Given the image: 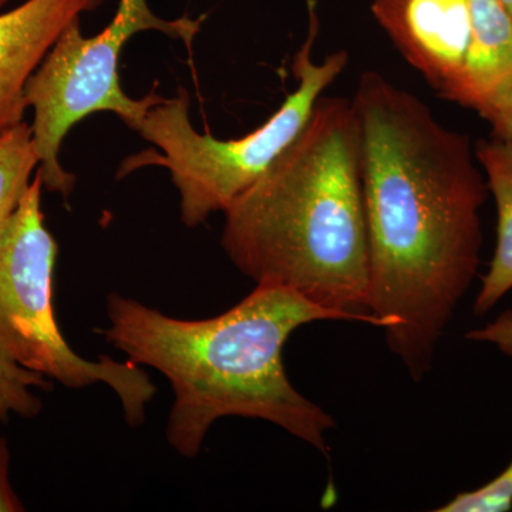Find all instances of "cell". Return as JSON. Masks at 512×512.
<instances>
[{"instance_id": "5", "label": "cell", "mask_w": 512, "mask_h": 512, "mask_svg": "<svg viewBox=\"0 0 512 512\" xmlns=\"http://www.w3.org/2000/svg\"><path fill=\"white\" fill-rule=\"evenodd\" d=\"M43 188L36 171L18 208L0 229V359L70 389L104 383L119 397L127 423L140 427L156 394L150 376L130 360L84 359L60 332L53 308L59 247L46 227Z\"/></svg>"}, {"instance_id": "4", "label": "cell", "mask_w": 512, "mask_h": 512, "mask_svg": "<svg viewBox=\"0 0 512 512\" xmlns=\"http://www.w3.org/2000/svg\"><path fill=\"white\" fill-rule=\"evenodd\" d=\"M316 33L318 20L311 6L308 39L292 64L298 87L261 127L234 140L198 133L190 120V94L180 87L177 96H161L138 123L134 131L154 148L124 160L119 177L150 165L167 168L180 194L181 221L188 228L227 210L298 137L316 101L345 70L349 60L345 50L322 63L313 62Z\"/></svg>"}, {"instance_id": "3", "label": "cell", "mask_w": 512, "mask_h": 512, "mask_svg": "<svg viewBox=\"0 0 512 512\" xmlns=\"http://www.w3.org/2000/svg\"><path fill=\"white\" fill-rule=\"evenodd\" d=\"M107 342L130 362L163 373L173 387L167 440L181 456L201 451L222 417L265 420L328 454V412L295 389L284 348L295 330L338 313L278 285H256L234 308L201 320L171 318L144 303L110 293Z\"/></svg>"}, {"instance_id": "12", "label": "cell", "mask_w": 512, "mask_h": 512, "mask_svg": "<svg viewBox=\"0 0 512 512\" xmlns=\"http://www.w3.org/2000/svg\"><path fill=\"white\" fill-rule=\"evenodd\" d=\"M32 389L52 390L47 377L0 359V421L10 416L33 419L42 412L43 402Z\"/></svg>"}, {"instance_id": "2", "label": "cell", "mask_w": 512, "mask_h": 512, "mask_svg": "<svg viewBox=\"0 0 512 512\" xmlns=\"http://www.w3.org/2000/svg\"><path fill=\"white\" fill-rule=\"evenodd\" d=\"M221 245L256 285H278L380 328L369 312L362 137L353 101L320 97L298 137L229 204Z\"/></svg>"}, {"instance_id": "9", "label": "cell", "mask_w": 512, "mask_h": 512, "mask_svg": "<svg viewBox=\"0 0 512 512\" xmlns=\"http://www.w3.org/2000/svg\"><path fill=\"white\" fill-rule=\"evenodd\" d=\"M471 37L454 103L478 110L512 72V16L498 0H467Z\"/></svg>"}, {"instance_id": "14", "label": "cell", "mask_w": 512, "mask_h": 512, "mask_svg": "<svg viewBox=\"0 0 512 512\" xmlns=\"http://www.w3.org/2000/svg\"><path fill=\"white\" fill-rule=\"evenodd\" d=\"M477 113L493 127V136L512 138V72L487 100Z\"/></svg>"}, {"instance_id": "15", "label": "cell", "mask_w": 512, "mask_h": 512, "mask_svg": "<svg viewBox=\"0 0 512 512\" xmlns=\"http://www.w3.org/2000/svg\"><path fill=\"white\" fill-rule=\"evenodd\" d=\"M466 338L474 342L491 343L504 355L512 357V311L501 313L484 328L471 330Z\"/></svg>"}, {"instance_id": "7", "label": "cell", "mask_w": 512, "mask_h": 512, "mask_svg": "<svg viewBox=\"0 0 512 512\" xmlns=\"http://www.w3.org/2000/svg\"><path fill=\"white\" fill-rule=\"evenodd\" d=\"M372 12L404 59L456 101L471 37L467 0H372Z\"/></svg>"}, {"instance_id": "18", "label": "cell", "mask_w": 512, "mask_h": 512, "mask_svg": "<svg viewBox=\"0 0 512 512\" xmlns=\"http://www.w3.org/2000/svg\"><path fill=\"white\" fill-rule=\"evenodd\" d=\"M8 2V0H0V8H2L5 3Z\"/></svg>"}, {"instance_id": "13", "label": "cell", "mask_w": 512, "mask_h": 512, "mask_svg": "<svg viewBox=\"0 0 512 512\" xmlns=\"http://www.w3.org/2000/svg\"><path fill=\"white\" fill-rule=\"evenodd\" d=\"M512 510V461L494 480L451 498L440 512H507Z\"/></svg>"}, {"instance_id": "17", "label": "cell", "mask_w": 512, "mask_h": 512, "mask_svg": "<svg viewBox=\"0 0 512 512\" xmlns=\"http://www.w3.org/2000/svg\"><path fill=\"white\" fill-rule=\"evenodd\" d=\"M498 2L501 3V5L504 6L505 9L510 12V15L512 16V0H498Z\"/></svg>"}, {"instance_id": "11", "label": "cell", "mask_w": 512, "mask_h": 512, "mask_svg": "<svg viewBox=\"0 0 512 512\" xmlns=\"http://www.w3.org/2000/svg\"><path fill=\"white\" fill-rule=\"evenodd\" d=\"M37 168L32 128L23 121L0 136V229L18 208Z\"/></svg>"}, {"instance_id": "8", "label": "cell", "mask_w": 512, "mask_h": 512, "mask_svg": "<svg viewBox=\"0 0 512 512\" xmlns=\"http://www.w3.org/2000/svg\"><path fill=\"white\" fill-rule=\"evenodd\" d=\"M104 0H26L0 15V136L25 121L26 86L63 30Z\"/></svg>"}, {"instance_id": "1", "label": "cell", "mask_w": 512, "mask_h": 512, "mask_svg": "<svg viewBox=\"0 0 512 512\" xmlns=\"http://www.w3.org/2000/svg\"><path fill=\"white\" fill-rule=\"evenodd\" d=\"M353 106L362 137L369 312L416 382L480 265L487 183L470 140L376 72Z\"/></svg>"}, {"instance_id": "16", "label": "cell", "mask_w": 512, "mask_h": 512, "mask_svg": "<svg viewBox=\"0 0 512 512\" xmlns=\"http://www.w3.org/2000/svg\"><path fill=\"white\" fill-rule=\"evenodd\" d=\"M10 450L8 440L0 437V512L25 511V505L13 491L9 480Z\"/></svg>"}, {"instance_id": "10", "label": "cell", "mask_w": 512, "mask_h": 512, "mask_svg": "<svg viewBox=\"0 0 512 512\" xmlns=\"http://www.w3.org/2000/svg\"><path fill=\"white\" fill-rule=\"evenodd\" d=\"M474 154L487 175L498 215L494 258L474 302V315L483 316L512 291V138L480 140Z\"/></svg>"}, {"instance_id": "6", "label": "cell", "mask_w": 512, "mask_h": 512, "mask_svg": "<svg viewBox=\"0 0 512 512\" xmlns=\"http://www.w3.org/2000/svg\"><path fill=\"white\" fill-rule=\"evenodd\" d=\"M204 18H158L147 0H120L116 16L99 35L86 37L80 19L74 20L26 86V101L33 109V143L39 156L37 173L43 187L64 198L72 194L76 177L60 164V147L73 126L99 111L117 114L136 130L160 94L151 90L143 99H131L121 89L119 59L127 40L136 33L158 30L181 40L191 52Z\"/></svg>"}]
</instances>
